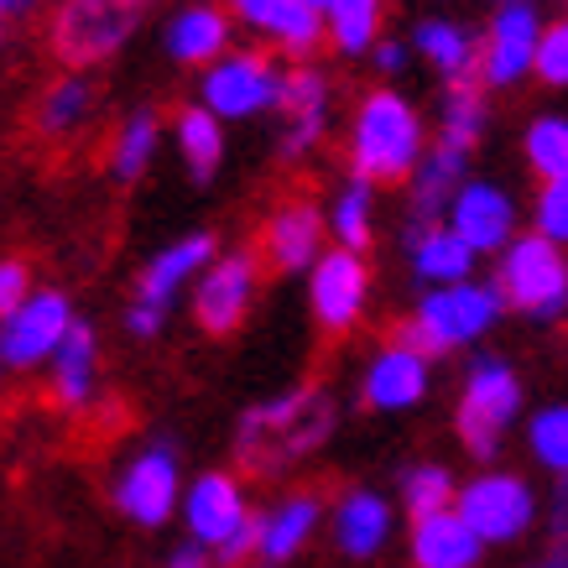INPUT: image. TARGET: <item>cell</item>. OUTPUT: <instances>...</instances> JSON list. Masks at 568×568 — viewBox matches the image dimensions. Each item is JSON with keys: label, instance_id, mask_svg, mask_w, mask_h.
<instances>
[{"label": "cell", "instance_id": "cell-1", "mask_svg": "<svg viewBox=\"0 0 568 568\" xmlns=\"http://www.w3.org/2000/svg\"><path fill=\"white\" fill-rule=\"evenodd\" d=\"M428 121L396 84L365 89L345 121V168L371 189H407L428 156Z\"/></svg>", "mask_w": 568, "mask_h": 568}, {"label": "cell", "instance_id": "cell-2", "mask_svg": "<svg viewBox=\"0 0 568 568\" xmlns=\"http://www.w3.org/2000/svg\"><path fill=\"white\" fill-rule=\"evenodd\" d=\"M334 428H339V402L328 386H287L282 396L251 402L235 417V454L251 475H276L318 454Z\"/></svg>", "mask_w": 568, "mask_h": 568}, {"label": "cell", "instance_id": "cell-3", "mask_svg": "<svg viewBox=\"0 0 568 568\" xmlns=\"http://www.w3.org/2000/svg\"><path fill=\"white\" fill-rule=\"evenodd\" d=\"M506 318V297H500L496 282H454V287H433V293L417 297V308L396 324L392 339L413 345L417 355H454V349L480 345L485 334Z\"/></svg>", "mask_w": 568, "mask_h": 568}, {"label": "cell", "instance_id": "cell-4", "mask_svg": "<svg viewBox=\"0 0 568 568\" xmlns=\"http://www.w3.org/2000/svg\"><path fill=\"white\" fill-rule=\"evenodd\" d=\"M183 527H189V542L214 558V568H241L256 558V521L261 511L251 506V490H245L241 475L230 469H199L189 480V496H183Z\"/></svg>", "mask_w": 568, "mask_h": 568}, {"label": "cell", "instance_id": "cell-5", "mask_svg": "<svg viewBox=\"0 0 568 568\" xmlns=\"http://www.w3.org/2000/svg\"><path fill=\"white\" fill-rule=\"evenodd\" d=\"M521 402H527V386H521V371L506 361V355L480 349V355L465 365L459 402H454V433H459V444H465L469 459H480L485 469H496V454H500V444H506L511 423L521 417Z\"/></svg>", "mask_w": 568, "mask_h": 568}, {"label": "cell", "instance_id": "cell-6", "mask_svg": "<svg viewBox=\"0 0 568 568\" xmlns=\"http://www.w3.org/2000/svg\"><path fill=\"white\" fill-rule=\"evenodd\" d=\"M183 496H189V475H183V454L173 438H152L141 444L121 469L110 475V506L141 532H156L173 517H183Z\"/></svg>", "mask_w": 568, "mask_h": 568}, {"label": "cell", "instance_id": "cell-7", "mask_svg": "<svg viewBox=\"0 0 568 568\" xmlns=\"http://www.w3.org/2000/svg\"><path fill=\"white\" fill-rule=\"evenodd\" d=\"M490 282L500 287L506 308L532 318V324H558L568 313V251L532 235V230H521L517 241L500 251Z\"/></svg>", "mask_w": 568, "mask_h": 568}, {"label": "cell", "instance_id": "cell-8", "mask_svg": "<svg viewBox=\"0 0 568 568\" xmlns=\"http://www.w3.org/2000/svg\"><path fill=\"white\" fill-rule=\"evenodd\" d=\"M282 89H287V69L276 63V52L235 48L214 69L199 73L193 104H204L214 121H256V115L282 110Z\"/></svg>", "mask_w": 568, "mask_h": 568}, {"label": "cell", "instance_id": "cell-9", "mask_svg": "<svg viewBox=\"0 0 568 568\" xmlns=\"http://www.w3.org/2000/svg\"><path fill=\"white\" fill-rule=\"evenodd\" d=\"M459 517L480 532L485 548H511L542 521V500H537L532 480L517 469H480L459 485Z\"/></svg>", "mask_w": 568, "mask_h": 568}, {"label": "cell", "instance_id": "cell-10", "mask_svg": "<svg viewBox=\"0 0 568 568\" xmlns=\"http://www.w3.org/2000/svg\"><path fill=\"white\" fill-rule=\"evenodd\" d=\"M136 21L141 11L125 6V0H69V6L52 11L48 37H52V52L73 73H84L94 63H104V58H115L136 37Z\"/></svg>", "mask_w": 568, "mask_h": 568}, {"label": "cell", "instance_id": "cell-11", "mask_svg": "<svg viewBox=\"0 0 568 568\" xmlns=\"http://www.w3.org/2000/svg\"><path fill=\"white\" fill-rule=\"evenodd\" d=\"M73 328H79L73 297L63 287H37L17 313L0 318V365L6 371H48Z\"/></svg>", "mask_w": 568, "mask_h": 568}, {"label": "cell", "instance_id": "cell-12", "mask_svg": "<svg viewBox=\"0 0 568 568\" xmlns=\"http://www.w3.org/2000/svg\"><path fill=\"white\" fill-rule=\"evenodd\" d=\"M261 266L256 251H220V261L199 276V287H193V324L204 328L209 339H230V334H241L251 308H256L261 297Z\"/></svg>", "mask_w": 568, "mask_h": 568}, {"label": "cell", "instance_id": "cell-13", "mask_svg": "<svg viewBox=\"0 0 568 568\" xmlns=\"http://www.w3.org/2000/svg\"><path fill=\"white\" fill-rule=\"evenodd\" d=\"M542 27L548 17L532 0H500L480 32V89H517L521 79H532Z\"/></svg>", "mask_w": 568, "mask_h": 568}, {"label": "cell", "instance_id": "cell-14", "mask_svg": "<svg viewBox=\"0 0 568 568\" xmlns=\"http://www.w3.org/2000/svg\"><path fill=\"white\" fill-rule=\"evenodd\" d=\"M371 287H376V276H371V261L355 256V251H339V245H328L324 261L308 272V313L313 324L334 334V339H345L355 334L371 308Z\"/></svg>", "mask_w": 568, "mask_h": 568}, {"label": "cell", "instance_id": "cell-15", "mask_svg": "<svg viewBox=\"0 0 568 568\" xmlns=\"http://www.w3.org/2000/svg\"><path fill=\"white\" fill-rule=\"evenodd\" d=\"M328 220L324 209L308 204V199H282V204L266 209L261 220V235H256V256L266 272L276 276H308L328 251Z\"/></svg>", "mask_w": 568, "mask_h": 568}, {"label": "cell", "instance_id": "cell-16", "mask_svg": "<svg viewBox=\"0 0 568 568\" xmlns=\"http://www.w3.org/2000/svg\"><path fill=\"white\" fill-rule=\"evenodd\" d=\"M220 261V241L209 235V230H193V235H178V241H168L162 251H152L146 256V266H141L136 276V293H131V303L146 313H162V318H173L178 297L189 293V287H199V276L209 272Z\"/></svg>", "mask_w": 568, "mask_h": 568}, {"label": "cell", "instance_id": "cell-17", "mask_svg": "<svg viewBox=\"0 0 568 568\" xmlns=\"http://www.w3.org/2000/svg\"><path fill=\"white\" fill-rule=\"evenodd\" d=\"M433 392V361L417 355L402 339H386L381 349H371V361L361 365V407L381 417L417 413Z\"/></svg>", "mask_w": 568, "mask_h": 568}, {"label": "cell", "instance_id": "cell-18", "mask_svg": "<svg viewBox=\"0 0 568 568\" xmlns=\"http://www.w3.org/2000/svg\"><path fill=\"white\" fill-rule=\"evenodd\" d=\"M396 537V500L376 485H345L328 506V542L349 564H371L392 548Z\"/></svg>", "mask_w": 568, "mask_h": 568}, {"label": "cell", "instance_id": "cell-19", "mask_svg": "<svg viewBox=\"0 0 568 568\" xmlns=\"http://www.w3.org/2000/svg\"><path fill=\"white\" fill-rule=\"evenodd\" d=\"M444 224L475 251V256H500V251L521 235L517 230L521 209H517V199H511L506 183H496V178H469L465 189H459V199L448 204Z\"/></svg>", "mask_w": 568, "mask_h": 568}, {"label": "cell", "instance_id": "cell-20", "mask_svg": "<svg viewBox=\"0 0 568 568\" xmlns=\"http://www.w3.org/2000/svg\"><path fill=\"white\" fill-rule=\"evenodd\" d=\"M230 17H241V27H251L266 42V52L297 58V63H313V52L328 42L318 0H235Z\"/></svg>", "mask_w": 568, "mask_h": 568}, {"label": "cell", "instance_id": "cell-21", "mask_svg": "<svg viewBox=\"0 0 568 568\" xmlns=\"http://www.w3.org/2000/svg\"><path fill=\"white\" fill-rule=\"evenodd\" d=\"M328 506L318 490L297 485V490H282L272 506H261L256 521V564L261 568H287L293 558L308 552V542L324 532Z\"/></svg>", "mask_w": 568, "mask_h": 568}, {"label": "cell", "instance_id": "cell-22", "mask_svg": "<svg viewBox=\"0 0 568 568\" xmlns=\"http://www.w3.org/2000/svg\"><path fill=\"white\" fill-rule=\"evenodd\" d=\"M276 115H282V141H276V152L287 156V162L308 156L313 146L328 136V121H334V79H328L318 63H293Z\"/></svg>", "mask_w": 568, "mask_h": 568}, {"label": "cell", "instance_id": "cell-23", "mask_svg": "<svg viewBox=\"0 0 568 568\" xmlns=\"http://www.w3.org/2000/svg\"><path fill=\"white\" fill-rule=\"evenodd\" d=\"M230 37H235V17L224 11V6H209V0H193V6H178L162 17L156 27V42L168 52V63L178 69H214L230 48Z\"/></svg>", "mask_w": 568, "mask_h": 568}, {"label": "cell", "instance_id": "cell-24", "mask_svg": "<svg viewBox=\"0 0 568 568\" xmlns=\"http://www.w3.org/2000/svg\"><path fill=\"white\" fill-rule=\"evenodd\" d=\"M407 48L417 63H428L444 79V89L480 84V32H469L459 17H417Z\"/></svg>", "mask_w": 568, "mask_h": 568}, {"label": "cell", "instance_id": "cell-25", "mask_svg": "<svg viewBox=\"0 0 568 568\" xmlns=\"http://www.w3.org/2000/svg\"><path fill=\"white\" fill-rule=\"evenodd\" d=\"M402 256H407V272L423 282V293L454 287V282H475V261H480L448 224H423V220H402Z\"/></svg>", "mask_w": 568, "mask_h": 568}, {"label": "cell", "instance_id": "cell-26", "mask_svg": "<svg viewBox=\"0 0 568 568\" xmlns=\"http://www.w3.org/2000/svg\"><path fill=\"white\" fill-rule=\"evenodd\" d=\"M94 115H100V84L89 79V73H73L63 69L58 79H48L42 84V94H37L32 104V125L42 141H79L94 125Z\"/></svg>", "mask_w": 568, "mask_h": 568}, {"label": "cell", "instance_id": "cell-27", "mask_svg": "<svg viewBox=\"0 0 568 568\" xmlns=\"http://www.w3.org/2000/svg\"><path fill=\"white\" fill-rule=\"evenodd\" d=\"M94 396H100V328L79 318L69 345L48 365V402L58 413H84L94 407Z\"/></svg>", "mask_w": 568, "mask_h": 568}, {"label": "cell", "instance_id": "cell-28", "mask_svg": "<svg viewBox=\"0 0 568 568\" xmlns=\"http://www.w3.org/2000/svg\"><path fill=\"white\" fill-rule=\"evenodd\" d=\"M485 542L459 511H438V517L413 521L407 532V568H480Z\"/></svg>", "mask_w": 568, "mask_h": 568}, {"label": "cell", "instance_id": "cell-29", "mask_svg": "<svg viewBox=\"0 0 568 568\" xmlns=\"http://www.w3.org/2000/svg\"><path fill=\"white\" fill-rule=\"evenodd\" d=\"M469 152L448 146V141H433L423 168L413 173L407 183V220H423V224H444L448 204L459 199V189L469 183Z\"/></svg>", "mask_w": 568, "mask_h": 568}, {"label": "cell", "instance_id": "cell-30", "mask_svg": "<svg viewBox=\"0 0 568 568\" xmlns=\"http://www.w3.org/2000/svg\"><path fill=\"white\" fill-rule=\"evenodd\" d=\"M168 136H173L178 156H183V173H189L199 189H209L224 168V121H214L204 104L189 100V104H178L173 110Z\"/></svg>", "mask_w": 568, "mask_h": 568}, {"label": "cell", "instance_id": "cell-31", "mask_svg": "<svg viewBox=\"0 0 568 568\" xmlns=\"http://www.w3.org/2000/svg\"><path fill=\"white\" fill-rule=\"evenodd\" d=\"M324 220H328V245L371 256V245H376V189L361 183V178H345L339 189L328 193Z\"/></svg>", "mask_w": 568, "mask_h": 568}, {"label": "cell", "instance_id": "cell-32", "mask_svg": "<svg viewBox=\"0 0 568 568\" xmlns=\"http://www.w3.org/2000/svg\"><path fill=\"white\" fill-rule=\"evenodd\" d=\"M156 146H162V121H156V110H131V115H121L115 131H110L104 168H110L115 183H141V178L152 173Z\"/></svg>", "mask_w": 568, "mask_h": 568}, {"label": "cell", "instance_id": "cell-33", "mask_svg": "<svg viewBox=\"0 0 568 568\" xmlns=\"http://www.w3.org/2000/svg\"><path fill=\"white\" fill-rule=\"evenodd\" d=\"M324 27H328V48L339 58L371 63V52L386 37V6L381 0H328L324 6Z\"/></svg>", "mask_w": 568, "mask_h": 568}, {"label": "cell", "instance_id": "cell-34", "mask_svg": "<svg viewBox=\"0 0 568 568\" xmlns=\"http://www.w3.org/2000/svg\"><path fill=\"white\" fill-rule=\"evenodd\" d=\"M459 485L454 480V469L438 465V459H417V465L402 469V480H396V506L407 511L413 521L423 517H438V511H454L459 506Z\"/></svg>", "mask_w": 568, "mask_h": 568}, {"label": "cell", "instance_id": "cell-35", "mask_svg": "<svg viewBox=\"0 0 568 568\" xmlns=\"http://www.w3.org/2000/svg\"><path fill=\"white\" fill-rule=\"evenodd\" d=\"M490 131V100H485L480 84H454L444 89L438 100V141L459 146V152H475Z\"/></svg>", "mask_w": 568, "mask_h": 568}, {"label": "cell", "instance_id": "cell-36", "mask_svg": "<svg viewBox=\"0 0 568 568\" xmlns=\"http://www.w3.org/2000/svg\"><path fill=\"white\" fill-rule=\"evenodd\" d=\"M521 156H527V168L542 183H564L568 178V115H558V110L532 115L527 131H521Z\"/></svg>", "mask_w": 568, "mask_h": 568}, {"label": "cell", "instance_id": "cell-37", "mask_svg": "<svg viewBox=\"0 0 568 568\" xmlns=\"http://www.w3.org/2000/svg\"><path fill=\"white\" fill-rule=\"evenodd\" d=\"M527 454L552 480H568V402H548L527 417Z\"/></svg>", "mask_w": 568, "mask_h": 568}, {"label": "cell", "instance_id": "cell-38", "mask_svg": "<svg viewBox=\"0 0 568 568\" xmlns=\"http://www.w3.org/2000/svg\"><path fill=\"white\" fill-rule=\"evenodd\" d=\"M532 235L564 245L568 251V178L564 183H542L532 199Z\"/></svg>", "mask_w": 568, "mask_h": 568}, {"label": "cell", "instance_id": "cell-39", "mask_svg": "<svg viewBox=\"0 0 568 568\" xmlns=\"http://www.w3.org/2000/svg\"><path fill=\"white\" fill-rule=\"evenodd\" d=\"M537 84L548 89H568V17H552L542 27V48H537Z\"/></svg>", "mask_w": 568, "mask_h": 568}, {"label": "cell", "instance_id": "cell-40", "mask_svg": "<svg viewBox=\"0 0 568 568\" xmlns=\"http://www.w3.org/2000/svg\"><path fill=\"white\" fill-rule=\"evenodd\" d=\"M32 293H37L32 266H27L21 256H0V318H6V313H17Z\"/></svg>", "mask_w": 568, "mask_h": 568}, {"label": "cell", "instance_id": "cell-41", "mask_svg": "<svg viewBox=\"0 0 568 568\" xmlns=\"http://www.w3.org/2000/svg\"><path fill=\"white\" fill-rule=\"evenodd\" d=\"M407 63H413V48H407L402 37H381V48L371 52V69L386 73V79H392V73H402Z\"/></svg>", "mask_w": 568, "mask_h": 568}, {"label": "cell", "instance_id": "cell-42", "mask_svg": "<svg viewBox=\"0 0 568 568\" xmlns=\"http://www.w3.org/2000/svg\"><path fill=\"white\" fill-rule=\"evenodd\" d=\"M548 532L558 548H568V480H552V517H548Z\"/></svg>", "mask_w": 568, "mask_h": 568}, {"label": "cell", "instance_id": "cell-43", "mask_svg": "<svg viewBox=\"0 0 568 568\" xmlns=\"http://www.w3.org/2000/svg\"><path fill=\"white\" fill-rule=\"evenodd\" d=\"M162 568H214V558H209L199 542H178L173 552H168V564Z\"/></svg>", "mask_w": 568, "mask_h": 568}, {"label": "cell", "instance_id": "cell-44", "mask_svg": "<svg viewBox=\"0 0 568 568\" xmlns=\"http://www.w3.org/2000/svg\"><path fill=\"white\" fill-rule=\"evenodd\" d=\"M527 568H568V548H558V542H552V548L542 552L537 564H527Z\"/></svg>", "mask_w": 568, "mask_h": 568}, {"label": "cell", "instance_id": "cell-45", "mask_svg": "<svg viewBox=\"0 0 568 568\" xmlns=\"http://www.w3.org/2000/svg\"><path fill=\"white\" fill-rule=\"evenodd\" d=\"M6 17H11V6L0 0V48H6Z\"/></svg>", "mask_w": 568, "mask_h": 568}, {"label": "cell", "instance_id": "cell-46", "mask_svg": "<svg viewBox=\"0 0 568 568\" xmlns=\"http://www.w3.org/2000/svg\"><path fill=\"white\" fill-rule=\"evenodd\" d=\"M0 376H6V365H0Z\"/></svg>", "mask_w": 568, "mask_h": 568}]
</instances>
